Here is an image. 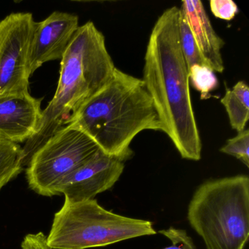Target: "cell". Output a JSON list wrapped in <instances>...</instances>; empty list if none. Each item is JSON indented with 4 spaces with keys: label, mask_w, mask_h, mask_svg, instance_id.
Returning <instances> with one entry per match:
<instances>
[{
    "label": "cell",
    "mask_w": 249,
    "mask_h": 249,
    "mask_svg": "<svg viewBox=\"0 0 249 249\" xmlns=\"http://www.w3.org/2000/svg\"><path fill=\"white\" fill-rule=\"evenodd\" d=\"M180 8L165 10L154 24L144 57L143 81L162 132L185 160L199 161L202 143L179 36Z\"/></svg>",
    "instance_id": "1"
},
{
    "label": "cell",
    "mask_w": 249,
    "mask_h": 249,
    "mask_svg": "<svg viewBox=\"0 0 249 249\" xmlns=\"http://www.w3.org/2000/svg\"><path fill=\"white\" fill-rule=\"evenodd\" d=\"M116 67L106 48L104 35L88 21L80 26L61 59L57 89L43 110L36 135L23 147V165L113 78Z\"/></svg>",
    "instance_id": "2"
},
{
    "label": "cell",
    "mask_w": 249,
    "mask_h": 249,
    "mask_svg": "<svg viewBox=\"0 0 249 249\" xmlns=\"http://www.w3.org/2000/svg\"><path fill=\"white\" fill-rule=\"evenodd\" d=\"M69 124L89 137L105 154L124 162L133 157L130 145L137 135L163 130L142 80L117 68L110 82L78 110Z\"/></svg>",
    "instance_id": "3"
},
{
    "label": "cell",
    "mask_w": 249,
    "mask_h": 249,
    "mask_svg": "<svg viewBox=\"0 0 249 249\" xmlns=\"http://www.w3.org/2000/svg\"><path fill=\"white\" fill-rule=\"evenodd\" d=\"M187 218L207 249H243L249 237V178L212 179L189 202Z\"/></svg>",
    "instance_id": "4"
},
{
    "label": "cell",
    "mask_w": 249,
    "mask_h": 249,
    "mask_svg": "<svg viewBox=\"0 0 249 249\" xmlns=\"http://www.w3.org/2000/svg\"><path fill=\"white\" fill-rule=\"evenodd\" d=\"M155 234L151 221L107 211L96 199L65 200L53 217L47 242L52 249H87Z\"/></svg>",
    "instance_id": "5"
},
{
    "label": "cell",
    "mask_w": 249,
    "mask_h": 249,
    "mask_svg": "<svg viewBox=\"0 0 249 249\" xmlns=\"http://www.w3.org/2000/svg\"><path fill=\"white\" fill-rule=\"evenodd\" d=\"M84 132L68 124L52 135L32 156L26 178L32 190L41 196L60 195L67 179L100 151Z\"/></svg>",
    "instance_id": "6"
},
{
    "label": "cell",
    "mask_w": 249,
    "mask_h": 249,
    "mask_svg": "<svg viewBox=\"0 0 249 249\" xmlns=\"http://www.w3.org/2000/svg\"><path fill=\"white\" fill-rule=\"evenodd\" d=\"M36 21L13 13L0 21V97L29 93L30 53Z\"/></svg>",
    "instance_id": "7"
},
{
    "label": "cell",
    "mask_w": 249,
    "mask_h": 249,
    "mask_svg": "<svg viewBox=\"0 0 249 249\" xmlns=\"http://www.w3.org/2000/svg\"><path fill=\"white\" fill-rule=\"evenodd\" d=\"M124 162L100 150L91 160L72 173L60 189L70 202L91 200L111 189L120 178Z\"/></svg>",
    "instance_id": "8"
},
{
    "label": "cell",
    "mask_w": 249,
    "mask_h": 249,
    "mask_svg": "<svg viewBox=\"0 0 249 249\" xmlns=\"http://www.w3.org/2000/svg\"><path fill=\"white\" fill-rule=\"evenodd\" d=\"M79 27L78 16L59 11L36 23L30 47L31 75L46 62L62 59Z\"/></svg>",
    "instance_id": "9"
},
{
    "label": "cell",
    "mask_w": 249,
    "mask_h": 249,
    "mask_svg": "<svg viewBox=\"0 0 249 249\" xmlns=\"http://www.w3.org/2000/svg\"><path fill=\"white\" fill-rule=\"evenodd\" d=\"M41 103L30 92L0 97V139L17 144L31 139L43 116Z\"/></svg>",
    "instance_id": "10"
},
{
    "label": "cell",
    "mask_w": 249,
    "mask_h": 249,
    "mask_svg": "<svg viewBox=\"0 0 249 249\" xmlns=\"http://www.w3.org/2000/svg\"><path fill=\"white\" fill-rule=\"evenodd\" d=\"M180 9L204 59L214 72L222 73L224 65L221 49L225 43L215 33L203 3L199 0H184Z\"/></svg>",
    "instance_id": "11"
},
{
    "label": "cell",
    "mask_w": 249,
    "mask_h": 249,
    "mask_svg": "<svg viewBox=\"0 0 249 249\" xmlns=\"http://www.w3.org/2000/svg\"><path fill=\"white\" fill-rule=\"evenodd\" d=\"M225 107L231 129L237 132L246 129L249 119V88L245 81H240L231 89L226 87L221 99Z\"/></svg>",
    "instance_id": "12"
},
{
    "label": "cell",
    "mask_w": 249,
    "mask_h": 249,
    "mask_svg": "<svg viewBox=\"0 0 249 249\" xmlns=\"http://www.w3.org/2000/svg\"><path fill=\"white\" fill-rule=\"evenodd\" d=\"M23 159L19 144L7 142L0 146V191L21 173Z\"/></svg>",
    "instance_id": "13"
},
{
    "label": "cell",
    "mask_w": 249,
    "mask_h": 249,
    "mask_svg": "<svg viewBox=\"0 0 249 249\" xmlns=\"http://www.w3.org/2000/svg\"><path fill=\"white\" fill-rule=\"evenodd\" d=\"M179 36L180 49L186 61L188 70L196 65L211 68L202 56L191 31L190 27L188 24L187 20L180 9L179 18Z\"/></svg>",
    "instance_id": "14"
},
{
    "label": "cell",
    "mask_w": 249,
    "mask_h": 249,
    "mask_svg": "<svg viewBox=\"0 0 249 249\" xmlns=\"http://www.w3.org/2000/svg\"><path fill=\"white\" fill-rule=\"evenodd\" d=\"M189 82L195 87V89L199 91L201 98L205 100L208 94L215 89L218 85V80L215 72L209 67L196 65L188 70Z\"/></svg>",
    "instance_id": "15"
},
{
    "label": "cell",
    "mask_w": 249,
    "mask_h": 249,
    "mask_svg": "<svg viewBox=\"0 0 249 249\" xmlns=\"http://www.w3.org/2000/svg\"><path fill=\"white\" fill-rule=\"evenodd\" d=\"M220 152L232 156L249 167V130L245 129L237 132L234 138L227 140V143L221 148Z\"/></svg>",
    "instance_id": "16"
},
{
    "label": "cell",
    "mask_w": 249,
    "mask_h": 249,
    "mask_svg": "<svg viewBox=\"0 0 249 249\" xmlns=\"http://www.w3.org/2000/svg\"><path fill=\"white\" fill-rule=\"evenodd\" d=\"M172 242L171 246L163 249H196L192 237L185 230L170 227L167 230L159 231Z\"/></svg>",
    "instance_id": "17"
},
{
    "label": "cell",
    "mask_w": 249,
    "mask_h": 249,
    "mask_svg": "<svg viewBox=\"0 0 249 249\" xmlns=\"http://www.w3.org/2000/svg\"><path fill=\"white\" fill-rule=\"evenodd\" d=\"M210 8L217 18L231 21L238 13V8L232 0H211Z\"/></svg>",
    "instance_id": "18"
},
{
    "label": "cell",
    "mask_w": 249,
    "mask_h": 249,
    "mask_svg": "<svg viewBox=\"0 0 249 249\" xmlns=\"http://www.w3.org/2000/svg\"><path fill=\"white\" fill-rule=\"evenodd\" d=\"M22 249H52L48 245L47 236L44 233H36V234H28L24 237L21 243Z\"/></svg>",
    "instance_id": "19"
},
{
    "label": "cell",
    "mask_w": 249,
    "mask_h": 249,
    "mask_svg": "<svg viewBox=\"0 0 249 249\" xmlns=\"http://www.w3.org/2000/svg\"><path fill=\"white\" fill-rule=\"evenodd\" d=\"M8 142V141H3V140L0 139V146H1V145H3V144H5V142Z\"/></svg>",
    "instance_id": "20"
}]
</instances>
